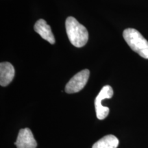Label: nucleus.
I'll return each instance as SVG.
<instances>
[{"label":"nucleus","instance_id":"obj_6","mask_svg":"<svg viewBox=\"0 0 148 148\" xmlns=\"http://www.w3.org/2000/svg\"><path fill=\"white\" fill-rule=\"evenodd\" d=\"M14 66L8 62H1L0 64V84L6 86L12 82L14 77Z\"/></svg>","mask_w":148,"mask_h":148},{"label":"nucleus","instance_id":"obj_4","mask_svg":"<svg viewBox=\"0 0 148 148\" xmlns=\"http://www.w3.org/2000/svg\"><path fill=\"white\" fill-rule=\"evenodd\" d=\"M90 71L88 69H84L74 75L66 84L65 92L71 94L80 91L87 83Z\"/></svg>","mask_w":148,"mask_h":148},{"label":"nucleus","instance_id":"obj_1","mask_svg":"<svg viewBox=\"0 0 148 148\" xmlns=\"http://www.w3.org/2000/svg\"><path fill=\"white\" fill-rule=\"evenodd\" d=\"M65 27L72 45L76 47H82L86 45L88 40V32L84 25L73 16H69L66 19Z\"/></svg>","mask_w":148,"mask_h":148},{"label":"nucleus","instance_id":"obj_2","mask_svg":"<svg viewBox=\"0 0 148 148\" xmlns=\"http://www.w3.org/2000/svg\"><path fill=\"white\" fill-rule=\"evenodd\" d=\"M123 36L133 51L143 58L148 59V41L138 30L133 28L125 29Z\"/></svg>","mask_w":148,"mask_h":148},{"label":"nucleus","instance_id":"obj_8","mask_svg":"<svg viewBox=\"0 0 148 148\" xmlns=\"http://www.w3.org/2000/svg\"><path fill=\"white\" fill-rule=\"evenodd\" d=\"M119 139L112 134L106 135L94 143L92 148H117Z\"/></svg>","mask_w":148,"mask_h":148},{"label":"nucleus","instance_id":"obj_3","mask_svg":"<svg viewBox=\"0 0 148 148\" xmlns=\"http://www.w3.org/2000/svg\"><path fill=\"white\" fill-rule=\"evenodd\" d=\"M113 90L109 85L104 86L101 88L95 99V112L98 119L103 120L107 117L109 114V108L108 107L103 106L102 101L105 99H110L113 96Z\"/></svg>","mask_w":148,"mask_h":148},{"label":"nucleus","instance_id":"obj_7","mask_svg":"<svg viewBox=\"0 0 148 148\" xmlns=\"http://www.w3.org/2000/svg\"><path fill=\"white\" fill-rule=\"evenodd\" d=\"M34 30L43 39L46 40L49 43H55V38L51 27L44 19H39L36 22L34 25Z\"/></svg>","mask_w":148,"mask_h":148},{"label":"nucleus","instance_id":"obj_5","mask_svg":"<svg viewBox=\"0 0 148 148\" xmlns=\"http://www.w3.org/2000/svg\"><path fill=\"white\" fill-rule=\"evenodd\" d=\"M14 145L17 148H36L37 143L30 129H21Z\"/></svg>","mask_w":148,"mask_h":148}]
</instances>
